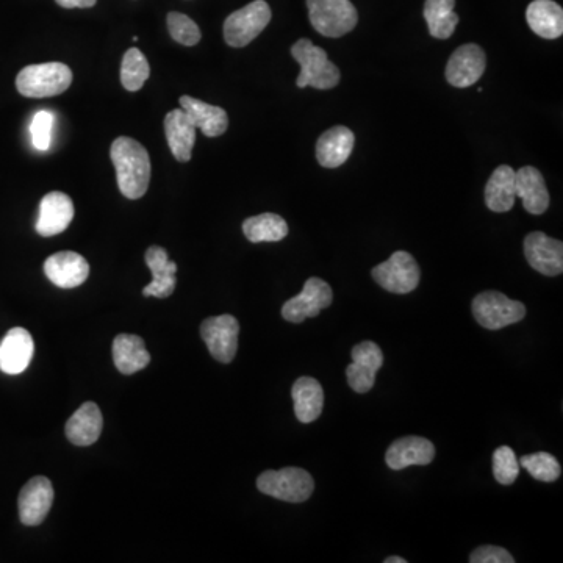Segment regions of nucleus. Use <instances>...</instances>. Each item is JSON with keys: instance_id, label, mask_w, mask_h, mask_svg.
Returning <instances> with one entry per match:
<instances>
[{"instance_id": "nucleus-1", "label": "nucleus", "mask_w": 563, "mask_h": 563, "mask_svg": "<svg viewBox=\"0 0 563 563\" xmlns=\"http://www.w3.org/2000/svg\"><path fill=\"white\" fill-rule=\"evenodd\" d=\"M118 187L127 199L143 198L151 182V158L144 146L129 137H119L110 149Z\"/></svg>"}, {"instance_id": "nucleus-2", "label": "nucleus", "mask_w": 563, "mask_h": 563, "mask_svg": "<svg viewBox=\"0 0 563 563\" xmlns=\"http://www.w3.org/2000/svg\"><path fill=\"white\" fill-rule=\"evenodd\" d=\"M291 55L301 65V74L296 80L299 88L332 90L340 83V69L329 60L324 49L315 46L307 38H302L291 47Z\"/></svg>"}, {"instance_id": "nucleus-3", "label": "nucleus", "mask_w": 563, "mask_h": 563, "mask_svg": "<svg viewBox=\"0 0 563 563\" xmlns=\"http://www.w3.org/2000/svg\"><path fill=\"white\" fill-rule=\"evenodd\" d=\"M72 83V71L63 63H43L22 69L16 77V88L22 96L41 99L65 93Z\"/></svg>"}, {"instance_id": "nucleus-4", "label": "nucleus", "mask_w": 563, "mask_h": 563, "mask_svg": "<svg viewBox=\"0 0 563 563\" xmlns=\"http://www.w3.org/2000/svg\"><path fill=\"white\" fill-rule=\"evenodd\" d=\"M257 488L263 495L285 501V503H305L315 490L312 474L302 468L288 467L284 470H268L260 474Z\"/></svg>"}, {"instance_id": "nucleus-5", "label": "nucleus", "mask_w": 563, "mask_h": 563, "mask_svg": "<svg viewBox=\"0 0 563 563\" xmlns=\"http://www.w3.org/2000/svg\"><path fill=\"white\" fill-rule=\"evenodd\" d=\"M313 29L327 38H340L356 29L359 15L351 0H307Z\"/></svg>"}, {"instance_id": "nucleus-6", "label": "nucleus", "mask_w": 563, "mask_h": 563, "mask_svg": "<svg viewBox=\"0 0 563 563\" xmlns=\"http://www.w3.org/2000/svg\"><path fill=\"white\" fill-rule=\"evenodd\" d=\"M474 318L488 330H499L510 324L520 323L526 316L523 302L513 301L499 291H484L473 299Z\"/></svg>"}, {"instance_id": "nucleus-7", "label": "nucleus", "mask_w": 563, "mask_h": 563, "mask_svg": "<svg viewBox=\"0 0 563 563\" xmlns=\"http://www.w3.org/2000/svg\"><path fill=\"white\" fill-rule=\"evenodd\" d=\"M271 21V8L265 0L234 11L224 22V40L229 46L244 47L254 41Z\"/></svg>"}, {"instance_id": "nucleus-8", "label": "nucleus", "mask_w": 563, "mask_h": 563, "mask_svg": "<svg viewBox=\"0 0 563 563\" xmlns=\"http://www.w3.org/2000/svg\"><path fill=\"white\" fill-rule=\"evenodd\" d=\"M371 276L384 290L407 295L420 284L421 271L412 254L396 251L387 262L374 266Z\"/></svg>"}, {"instance_id": "nucleus-9", "label": "nucleus", "mask_w": 563, "mask_h": 563, "mask_svg": "<svg viewBox=\"0 0 563 563\" xmlns=\"http://www.w3.org/2000/svg\"><path fill=\"white\" fill-rule=\"evenodd\" d=\"M332 301H334V293L330 285L320 277H310L301 293L285 302L282 316L290 323H304L307 318L320 315L321 310L332 305Z\"/></svg>"}, {"instance_id": "nucleus-10", "label": "nucleus", "mask_w": 563, "mask_h": 563, "mask_svg": "<svg viewBox=\"0 0 563 563\" xmlns=\"http://www.w3.org/2000/svg\"><path fill=\"white\" fill-rule=\"evenodd\" d=\"M240 323L232 315L212 316L201 324V337L213 359L230 363L237 356Z\"/></svg>"}, {"instance_id": "nucleus-11", "label": "nucleus", "mask_w": 563, "mask_h": 563, "mask_svg": "<svg viewBox=\"0 0 563 563\" xmlns=\"http://www.w3.org/2000/svg\"><path fill=\"white\" fill-rule=\"evenodd\" d=\"M384 365L382 349L374 341H363L352 349V363L346 368L348 384L356 393H368L374 387L377 371Z\"/></svg>"}, {"instance_id": "nucleus-12", "label": "nucleus", "mask_w": 563, "mask_h": 563, "mask_svg": "<svg viewBox=\"0 0 563 563\" xmlns=\"http://www.w3.org/2000/svg\"><path fill=\"white\" fill-rule=\"evenodd\" d=\"M54 487L44 476L30 479L19 493V518L26 526H40L54 504Z\"/></svg>"}, {"instance_id": "nucleus-13", "label": "nucleus", "mask_w": 563, "mask_h": 563, "mask_svg": "<svg viewBox=\"0 0 563 563\" xmlns=\"http://www.w3.org/2000/svg\"><path fill=\"white\" fill-rule=\"evenodd\" d=\"M487 58L477 44L460 46L449 58L446 66V80L456 88H468L484 76Z\"/></svg>"}, {"instance_id": "nucleus-14", "label": "nucleus", "mask_w": 563, "mask_h": 563, "mask_svg": "<svg viewBox=\"0 0 563 563\" xmlns=\"http://www.w3.org/2000/svg\"><path fill=\"white\" fill-rule=\"evenodd\" d=\"M524 255L529 265L545 276H560L563 271V243L543 232H532L524 240Z\"/></svg>"}, {"instance_id": "nucleus-15", "label": "nucleus", "mask_w": 563, "mask_h": 563, "mask_svg": "<svg viewBox=\"0 0 563 563\" xmlns=\"http://www.w3.org/2000/svg\"><path fill=\"white\" fill-rule=\"evenodd\" d=\"M44 273L52 284L69 290L80 287L88 279L90 265L87 259L77 252H57L44 262Z\"/></svg>"}, {"instance_id": "nucleus-16", "label": "nucleus", "mask_w": 563, "mask_h": 563, "mask_svg": "<svg viewBox=\"0 0 563 563\" xmlns=\"http://www.w3.org/2000/svg\"><path fill=\"white\" fill-rule=\"evenodd\" d=\"M74 218V204L68 194L52 191L41 199L40 215L36 221V232L49 238L68 229Z\"/></svg>"}, {"instance_id": "nucleus-17", "label": "nucleus", "mask_w": 563, "mask_h": 563, "mask_svg": "<svg viewBox=\"0 0 563 563\" xmlns=\"http://www.w3.org/2000/svg\"><path fill=\"white\" fill-rule=\"evenodd\" d=\"M435 457V446L423 437H402L396 442L391 443L385 454V462H387L390 470L401 471L407 467L418 465V467H426L432 463Z\"/></svg>"}, {"instance_id": "nucleus-18", "label": "nucleus", "mask_w": 563, "mask_h": 563, "mask_svg": "<svg viewBox=\"0 0 563 563\" xmlns=\"http://www.w3.org/2000/svg\"><path fill=\"white\" fill-rule=\"evenodd\" d=\"M33 351L35 345L29 330L22 327L8 330L0 341V370L11 376L24 373L32 362Z\"/></svg>"}, {"instance_id": "nucleus-19", "label": "nucleus", "mask_w": 563, "mask_h": 563, "mask_svg": "<svg viewBox=\"0 0 563 563\" xmlns=\"http://www.w3.org/2000/svg\"><path fill=\"white\" fill-rule=\"evenodd\" d=\"M152 273V282L143 288L144 296L165 299L176 290L177 265L169 260L168 252L160 246H151L144 255Z\"/></svg>"}, {"instance_id": "nucleus-20", "label": "nucleus", "mask_w": 563, "mask_h": 563, "mask_svg": "<svg viewBox=\"0 0 563 563\" xmlns=\"http://www.w3.org/2000/svg\"><path fill=\"white\" fill-rule=\"evenodd\" d=\"M356 135L345 126L332 127L321 135L316 143V160L324 168H338L345 165L352 154Z\"/></svg>"}, {"instance_id": "nucleus-21", "label": "nucleus", "mask_w": 563, "mask_h": 563, "mask_svg": "<svg viewBox=\"0 0 563 563\" xmlns=\"http://www.w3.org/2000/svg\"><path fill=\"white\" fill-rule=\"evenodd\" d=\"M515 193L531 215H543L549 207V193L543 174L534 166L515 171Z\"/></svg>"}, {"instance_id": "nucleus-22", "label": "nucleus", "mask_w": 563, "mask_h": 563, "mask_svg": "<svg viewBox=\"0 0 563 563\" xmlns=\"http://www.w3.org/2000/svg\"><path fill=\"white\" fill-rule=\"evenodd\" d=\"M104 418L96 402H85L69 418L65 431L69 442L76 446H90L101 437Z\"/></svg>"}, {"instance_id": "nucleus-23", "label": "nucleus", "mask_w": 563, "mask_h": 563, "mask_svg": "<svg viewBox=\"0 0 563 563\" xmlns=\"http://www.w3.org/2000/svg\"><path fill=\"white\" fill-rule=\"evenodd\" d=\"M196 130L198 129L191 122L190 116L183 112L182 108H177L165 116L166 140L177 162H190Z\"/></svg>"}, {"instance_id": "nucleus-24", "label": "nucleus", "mask_w": 563, "mask_h": 563, "mask_svg": "<svg viewBox=\"0 0 563 563\" xmlns=\"http://www.w3.org/2000/svg\"><path fill=\"white\" fill-rule=\"evenodd\" d=\"M180 108L190 116L191 122L196 129H201L205 137H221L229 127V116L224 108L205 104L191 96L180 97Z\"/></svg>"}, {"instance_id": "nucleus-25", "label": "nucleus", "mask_w": 563, "mask_h": 563, "mask_svg": "<svg viewBox=\"0 0 563 563\" xmlns=\"http://www.w3.org/2000/svg\"><path fill=\"white\" fill-rule=\"evenodd\" d=\"M113 362L119 373L130 374L144 370L151 363L144 340L138 335L121 334L113 340Z\"/></svg>"}, {"instance_id": "nucleus-26", "label": "nucleus", "mask_w": 563, "mask_h": 563, "mask_svg": "<svg viewBox=\"0 0 563 563\" xmlns=\"http://www.w3.org/2000/svg\"><path fill=\"white\" fill-rule=\"evenodd\" d=\"M295 402V413L301 423L309 424L320 418L323 413L324 391L320 382L313 377H299L291 388Z\"/></svg>"}, {"instance_id": "nucleus-27", "label": "nucleus", "mask_w": 563, "mask_h": 563, "mask_svg": "<svg viewBox=\"0 0 563 563\" xmlns=\"http://www.w3.org/2000/svg\"><path fill=\"white\" fill-rule=\"evenodd\" d=\"M532 32L545 40H557L563 33V10L553 0H534L526 11Z\"/></svg>"}, {"instance_id": "nucleus-28", "label": "nucleus", "mask_w": 563, "mask_h": 563, "mask_svg": "<svg viewBox=\"0 0 563 563\" xmlns=\"http://www.w3.org/2000/svg\"><path fill=\"white\" fill-rule=\"evenodd\" d=\"M515 199V171L512 166H499L485 185V204L492 212L506 213L512 210Z\"/></svg>"}, {"instance_id": "nucleus-29", "label": "nucleus", "mask_w": 563, "mask_h": 563, "mask_svg": "<svg viewBox=\"0 0 563 563\" xmlns=\"http://www.w3.org/2000/svg\"><path fill=\"white\" fill-rule=\"evenodd\" d=\"M456 0H426L424 19L429 33L437 40H448L456 32L459 16L456 11Z\"/></svg>"}, {"instance_id": "nucleus-30", "label": "nucleus", "mask_w": 563, "mask_h": 563, "mask_svg": "<svg viewBox=\"0 0 563 563\" xmlns=\"http://www.w3.org/2000/svg\"><path fill=\"white\" fill-rule=\"evenodd\" d=\"M243 232L251 243H276L287 237L288 224L276 213H262L246 219Z\"/></svg>"}, {"instance_id": "nucleus-31", "label": "nucleus", "mask_w": 563, "mask_h": 563, "mask_svg": "<svg viewBox=\"0 0 563 563\" xmlns=\"http://www.w3.org/2000/svg\"><path fill=\"white\" fill-rule=\"evenodd\" d=\"M151 76V66L148 58L144 57L143 52L137 47H132L122 57L121 63V83L130 93L140 91L144 83Z\"/></svg>"}, {"instance_id": "nucleus-32", "label": "nucleus", "mask_w": 563, "mask_h": 563, "mask_svg": "<svg viewBox=\"0 0 563 563\" xmlns=\"http://www.w3.org/2000/svg\"><path fill=\"white\" fill-rule=\"evenodd\" d=\"M520 467L528 471L534 479L540 482H556L562 474L560 463L556 457L548 452H537L531 456H524L520 459Z\"/></svg>"}, {"instance_id": "nucleus-33", "label": "nucleus", "mask_w": 563, "mask_h": 563, "mask_svg": "<svg viewBox=\"0 0 563 563\" xmlns=\"http://www.w3.org/2000/svg\"><path fill=\"white\" fill-rule=\"evenodd\" d=\"M520 474V463L509 446H499L493 452V476L501 485H512Z\"/></svg>"}, {"instance_id": "nucleus-34", "label": "nucleus", "mask_w": 563, "mask_h": 563, "mask_svg": "<svg viewBox=\"0 0 563 563\" xmlns=\"http://www.w3.org/2000/svg\"><path fill=\"white\" fill-rule=\"evenodd\" d=\"M168 30L173 40L183 46H196L201 41V30L193 19L182 13H169Z\"/></svg>"}, {"instance_id": "nucleus-35", "label": "nucleus", "mask_w": 563, "mask_h": 563, "mask_svg": "<svg viewBox=\"0 0 563 563\" xmlns=\"http://www.w3.org/2000/svg\"><path fill=\"white\" fill-rule=\"evenodd\" d=\"M52 129H54V115L47 110H40L33 116L30 124L32 143L38 151L46 152L51 148Z\"/></svg>"}, {"instance_id": "nucleus-36", "label": "nucleus", "mask_w": 563, "mask_h": 563, "mask_svg": "<svg viewBox=\"0 0 563 563\" xmlns=\"http://www.w3.org/2000/svg\"><path fill=\"white\" fill-rule=\"evenodd\" d=\"M471 563H513L512 554L499 546L487 545L474 549L470 556Z\"/></svg>"}, {"instance_id": "nucleus-37", "label": "nucleus", "mask_w": 563, "mask_h": 563, "mask_svg": "<svg viewBox=\"0 0 563 563\" xmlns=\"http://www.w3.org/2000/svg\"><path fill=\"white\" fill-rule=\"evenodd\" d=\"M96 2L97 0H57V4L63 8H91Z\"/></svg>"}, {"instance_id": "nucleus-38", "label": "nucleus", "mask_w": 563, "mask_h": 563, "mask_svg": "<svg viewBox=\"0 0 563 563\" xmlns=\"http://www.w3.org/2000/svg\"><path fill=\"white\" fill-rule=\"evenodd\" d=\"M384 562L385 563H407V560L402 559V557L391 556V557H387V559H385Z\"/></svg>"}]
</instances>
